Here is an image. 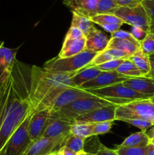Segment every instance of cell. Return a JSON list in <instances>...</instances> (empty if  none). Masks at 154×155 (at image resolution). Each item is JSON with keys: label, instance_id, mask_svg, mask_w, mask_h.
<instances>
[{"label": "cell", "instance_id": "1", "mask_svg": "<svg viewBox=\"0 0 154 155\" xmlns=\"http://www.w3.org/2000/svg\"><path fill=\"white\" fill-rule=\"evenodd\" d=\"M0 154L17 129L32 114L31 68L16 60L10 72L0 76Z\"/></svg>", "mask_w": 154, "mask_h": 155}, {"label": "cell", "instance_id": "2", "mask_svg": "<svg viewBox=\"0 0 154 155\" xmlns=\"http://www.w3.org/2000/svg\"><path fill=\"white\" fill-rule=\"evenodd\" d=\"M76 73L69 74H51L45 71L43 68L35 65L32 66L30 89L31 113L49 109L51 103L62 89L72 87L71 78Z\"/></svg>", "mask_w": 154, "mask_h": 155}, {"label": "cell", "instance_id": "3", "mask_svg": "<svg viewBox=\"0 0 154 155\" xmlns=\"http://www.w3.org/2000/svg\"><path fill=\"white\" fill-rule=\"evenodd\" d=\"M109 105L113 104L99 97L92 95L76 100L55 111H51L50 119L62 120L71 124V121L77 117L85 114L100 107Z\"/></svg>", "mask_w": 154, "mask_h": 155}, {"label": "cell", "instance_id": "4", "mask_svg": "<svg viewBox=\"0 0 154 155\" xmlns=\"http://www.w3.org/2000/svg\"><path fill=\"white\" fill-rule=\"evenodd\" d=\"M98 54L85 49L82 52L72 57L64 58L56 57L47 61L42 68L51 74H73L88 66Z\"/></svg>", "mask_w": 154, "mask_h": 155}, {"label": "cell", "instance_id": "5", "mask_svg": "<svg viewBox=\"0 0 154 155\" xmlns=\"http://www.w3.org/2000/svg\"><path fill=\"white\" fill-rule=\"evenodd\" d=\"M87 92H90L95 96L106 100L115 106L122 105L136 100L149 99V97L129 89L122 83Z\"/></svg>", "mask_w": 154, "mask_h": 155}, {"label": "cell", "instance_id": "6", "mask_svg": "<svg viewBox=\"0 0 154 155\" xmlns=\"http://www.w3.org/2000/svg\"><path fill=\"white\" fill-rule=\"evenodd\" d=\"M140 119L154 122V103L149 99L136 100L116 106L115 120Z\"/></svg>", "mask_w": 154, "mask_h": 155}, {"label": "cell", "instance_id": "7", "mask_svg": "<svg viewBox=\"0 0 154 155\" xmlns=\"http://www.w3.org/2000/svg\"><path fill=\"white\" fill-rule=\"evenodd\" d=\"M31 115L27 117L12 134L0 155H24L33 142L29 136V123Z\"/></svg>", "mask_w": 154, "mask_h": 155}, {"label": "cell", "instance_id": "8", "mask_svg": "<svg viewBox=\"0 0 154 155\" xmlns=\"http://www.w3.org/2000/svg\"><path fill=\"white\" fill-rule=\"evenodd\" d=\"M114 15L120 18L124 24L131 27H138L145 31L149 32L150 19L141 4L134 6H119Z\"/></svg>", "mask_w": 154, "mask_h": 155}, {"label": "cell", "instance_id": "9", "mask_svg": "<svg viewBox=\"0 0 154 155\" xmlns=\"http://www.w3.org/2000/svg\"><path fill=\"white\" fill-rule=\"evenodd\" d=\"M116 106L109 105L91 110L85 114L74 118L71 121L72 124H94L104 121H115Z\"/></svg>", "mask_w": 154, "mask_h": 155}, {"label": "cell", "instance_id": "10", "mask_svg": "<svg viewBox=\"0 0 154 155\" xmlns=\"http://www.w3.org/2000/svg\"><path fill=\"white\" fill-rule=\"evenodd\" d=\"M92 94L85 90L79 89V88L68 87L63 89L59 92L55 97L53 102L51 103L49 109L51 111H55L61 107L80 99V98H87L92 96Z\"/></svg>", "mask_w": 154, "mask_h": 155}, {"label": "cell", "instance_id": "11", "mask_svg": "<svg viewBox=\"0 0 154 155\" xmlns=\"http://www.w3.org/2000/svg\"><path fill=\"white\" fill-rule=\"evenodd\" d=\"M128 78L130 77L121 75L116 71H102L96 78L82 85L79 88L85 91L101 89L116 83H123Z\"/></svg>", "mask_w": 154, "mask_h": 155}, {"label": "cell", "instance_id": "12", "mask_svg": "<svg viewBox=\"0 0 154 155\" xmlns=\"http://www.w3.org/2000/svg\"><path fill=\"white\" fill-rule=\"evenodd\" d=\"M51 117V110L44 109L32 114L29 123V136L32 142L42 137Z\"/></svg>", "mask_w": 154, "mask_h": 155}, {"label": "cell", "instance_id": "13", "mask_svg": "<svg viewBox=\"0 0 154 155\" xmlns=\"http://www.w3.org/2000/svg\"><path fill=\"white\" fill-rule=\"evenodd\" d=\"M71 125L67 121L50 119L42 137L54 140H65L71 134Z\"/></svg>", "mask_w": 154, "mask_h": 155}, {"label": "cell", "instance_id": "14", "mask_svg": "<svg viewBox=\"0 0 154 155\" xmlns=\"http://www.w3.org/2000/svg\"><path fill=\"white\" fill-rule=\"evenodd\" d=\"M86 39L85 49L100 53L107 48L110 39L101 30L93 26L85 35Z\"/></svg>", "mask_w": 154, "mask_h": 155}, {"label": "cell", "instance_id": "15", "mask_svg": "<svg viewBox=\"0 0 154 155\" xmlns=\"http://www.w3.org/2000/svg\"><path fill=\"white\" fill-rule=\"evenodd\" d=\"M65 140H54L41 137L32 142L24 155H49L59 145L62 146Z\"/></svg>", "mask_w": 154, "mask_h": 155}, {"label": "cell", "instance_id": "16", "mask_svg": "<svg viewBox=\"0 0 154 155\" xmlns=\"http://www.w3.org/2000/svg\"><path fill=\"white\" fill-rule=\"evenodd\" d=\"M98 0H63V2L72 13L91 18L96 15Z\"/></svg>", "mask_w": 154, "mask_h": 155}, {"label": "cell", "instance_id": "17", "mask_svg": "<svg viewBox=\"0 0 154 155\" xmlns=\"http://www.w3.org/2000/svg\"><path fill=\"white\" fill-rule=\"evenodd\" d=\"M122 83L129 89L149 98L154 95V81L147 77H130Z\"/></svg>", "mask_w": 154, "mask_h": 155}, {"label": "cell", "instance_id": "18", "mask_svg": "<svg viewBox=\"0 0 154 155\" xmlns=\"http://www.w3.org/2000/svg\"><path fill=\"white\" fill-rule=\"evenodd\" d=\"M85 36L80 39L63 41V46L57 57L60 58H64L76 55L85 50Z\"/></svg>", "mask_w": 154, "mask_h": 155}, {"label": "cell", "instance_id": "19", "mask_svg": "<svg viewBox=\"0 0 154 155\" xmlns=\"http://www.w3.org/2000/svg\"><path fill=\"white\" fill-rule=\"evenodd\" d=\"M107 48H116V49L121 50L131 56V54L140 50V42L134 39H127L111 38L109 41Z\"/></svg>", "mask_w": 154, "mask_h": 155}, {"label": "cell", "instance_id": "20", "mask_svg": "<svg viewBox=\"0 0 154 155\" xmlns=\"http://www.w3.org/2000/svg\"><path fill=\"white\" fill-rule=\"evenodd\" d=\"M129 57L130 56L128 54L121 50L116 49V48H107L104 51L98 53L93 61L91 62L90 64L87 67H95L110 61L117 60V59H127L129 58Z\"/></svg>", "mask_w": 154, "mask_h": 155}, {"label": "cell", "instance_id": "21", "mask_svg": "<svg viewBox=\"0 0 154 155\" xmlns=\"http://www.w3.org/2000/svg\"><path fill=\"white\" fill-rule=\"evenodd\" d=\"M17 48H9L2 45L0 48V76L5 73L10 72L16 61Z\"/></svg>", "mask_w": 154, "mask_h": 155}, {"label": "cell", "instance_id": "22", "mask_svg": "<svg viewBox=\"0 0 154 155\" xmlns=\"http://www.w3.org/2000/svg\"><path fill=\"white\" fill-rule=\"evenodd\" d=\"M101 72L102 71L95 67H86L82 68L71 78V86L74 88H79L82 85L96 78Z\"/></svg>", "mask_w": 154, "mask_h": 155}, {"label": "cell", "instance_id": "23", "mask_svg": "<svg viewBox=\"0 0 154 155\" xmlns=\"http://www.w3.org/2000/svg\"><path fill=\"white\" fill-rule=\"evenodd\" d=\"M149 144V137L146 131H140L130 135L118 145L120 148H143L148 146Z\"/></svg>", "mask_w": 154, "mask_h": 155}, {"label": "cell", "instance_id": "24", "mask_svg": "<svg viewBox=\"0 0 154 155\" xmlns=\"http://www.w3.org/2000/svg\"><path fill=\"white\" fill-rule=\"evenodd\" d=\"M129 59L133 62L136 68L140 71L142 75L146 77L149 74L150 71V63H149V56L143 54L141 51L138 50L131 54Z\"/></svg>", "mask_w": 154, "mask_h": 155}, {"label": "cell", "instance_id": "25", "mask_svg": "<svg viewBox=\"0 0 154 155\" xmlns=\"http://www.w3.org/2000/svg\"><path fill=\"white\" fill-rule=\"evenodd\" d=\"M116 71L121 75L127 77H143L140 71L136 68L135 65L129 58L125 59Z\"/></svg>", "mask_w": 154, "mask_h": 155}, {"label": "cell", "instance_id": "26", "mask_svg": "<svg viewBox=\"0 0 154 155\" xmlns=\"http://www.w3.org/2000/svg\"><path fill=\"white\" fill-rule=\"evenodd\" d=\"M93 124H72L71 125L70 133L83 139H87L93 136Z\"/></svg>", "mask_w": 154, "mask_h": 155}, {"label": "cell", "instance_id": "27", "mask_svg": "<svg viewBox=\"0 0 154 155\" xmlns=\"http://www.w3.org/2000/svg\"><path fill=\"white\" fill-rule=\"evenodd\" d=\"M94 24H98L99 26L107 25V24H123L124 22L118 18L116 15L113 14H100L96 15L90 18Z\"/></svg>", "mask_w": 154, "mask_h": 155}, {"label": "cell", "instance_id": "28", "mask_svg": "<svg viewBox=\"0 0 154 155\" xmlns=\"http://www.w3.org/2000/svg\"><path fill=\"white\" fill-rule=\"evenodd\" d=\"M85 142V139H81L74 135L70 134L67 136L63 145L78 154L79 153L84 151Z\"/></svg>", "mask_w": 154, "mask_h": 155}, {"label": "cell", "instance_id": "29", "mask_svg": "<svg viewBox=\"0 0 154 155\" xmlns=\"http://www.w3.org/2000/svg\"><path fill=\"white\" fill-rule=\"evenodd\" d=\"M71 26L79 28L85 35L88 33V31L95 25H94V23L90 20V18L81 16V15H79L75 13H72Z\"/></svg>", "mask_w": 154, "mask_h": 155}, {"label": "cell", "instance_id": "30", "mask_svg": "<svg viewBox=\"0 0 154 155\" xmlns=\"http://www.w3.org/2000/svg\"><path fill=\"white\" fill-rule=\"evenodd\" d=\"M119 4L116 0H98L96 8V15L100 14H113L118 8Z\"/></svg>", "mask_w": 154, "mask_h": 155}, {"label": "cell", "instance_id": "31", "mask_svg": "<svg viewBox=\"0 0 154 155\" xmlns=\"http://www.w3.org/2000/svg\"><path fill=\"white\" fill-rule=\"evenodd\" d=\"M140 49L147 56L154 54V33L149 32L144 39L140 42Z\"/></svg>", "mask_w": 154, "mask_h": 155}, {"label": "cell", "instance_id": "32", "mask_svg": "<svg viewBox=\"0 0 154 155\" xmlns=\"http://www.w3.org/2000/svg\"><path fill=\"white\" fill-rule=\"evenodd\" d=\"M148 146L143 148H120L116 147V151L119 155H146Z\"/></svg>", "mask_w": 154, "mask_h": 155}, {"label": "cell", "instance_id": "33", "mask_svg": "<svg viewBox=\"0 0 154 155\" xmlns=\"http://www.w3.org/2000/svg\"><path fill=\"white\" fill-rule=\"evenodd\" d=\"M114 121H104V122L97 123L93 124V136H98V135L106 134L109 133L111 130Z\"/></svg>", "mask_w": 154, "mask_h": 155}, {"label": "cell", "instance_id": "34", "mask_svg": "<svg viewBox=\"0 0 154 155\" xmlns=\"http://www.w3.org/2000/svg\"><path fill=\"white\" fill-rule=\"evenodd\" d=\"M122 122L127 123V124L132 125L134 127H137L141 131H146L148 129H150L154 126V122H151L149 120L140 119H125L122 120Z\"/></svg>", "mask_w": 154, "mask_h": 155}, {"label": "cell", "instance_id": "35", "mask_svg": "<svg viewBox=\"0 0 154 155\" xmlns=\"http://www.w3.org/2000/svg\"><path fill=\"white\" fill-rule=\"evenodd\" d=\"M124 60L125 59H117V60L110 61L105 62V63L101 64L98 66H95V68H97L101 71H107V72L116 71V69L119 68V65L122 63Z\"/></svg>", "mask_w": 154, "mask_h": 155}, {"label": "cell", "instance_id": "36", "mask_svg": "<svg viewBox=\"0 0 154 155\" xmlns=\"http://www.w3.org/2000/svg\"><path fill=\"white\" fill-rule=\"evenodd\" d=\"M85 34L79 30V28L75 27L70 26L69 30L66 33V36H65L64 41L72 40V39H80L82 37H84Z\"/></svg>", "mask_w": 154, "mask_h": 155}, {"label": "cell", "instance_id": "37", "mask_svg": "<svg viewBox=\"0 0 154 155\" xmlns=\"http://www.w3.org/2000/svg\"><path fill=\"white\" fill-rule=\"evenodd\" d=\"M129 33L134 39H136V40L138 41L139 42H140L143 39H144L145 36H146V34H147L149 32L145 31L143 29L140 28V27H131V29H130Z\"/></svg>", "mask_w": 154, "mask_h": 155}, {"label": "cell", "instance_id": "38", "mask_svg": "<svg viewBox=\"0 0 154 155\" xmlns=\"http://www.w3.org/2000/svg\"><path fill=\"white\" fill-rule=\"evenodd\" d=\"M141 5L146 10L150 21H154V0H143Z\"/></svg>", "mask_w": 154, "mask_h": 155}, {"label": "cell", "instance_id": "39", "mask_svg": "<svg viewBox=\"0 0 154 155\" xmlns=\"http://www.w3.org/2000/svg\"><path fill=\"white\" fill-rule=\"evenodd\" d=\"M97 155H119L115 151V149H110V148H107L102 144H100L99 148L98 151L95 153Z\"/></svg>", "mask_w": 154, "mask_h": 155}, {"label": "cell", "instance_id": "40", "mask_svg": "<svg viewBox=\"0 0 154 155\" xmlns=\"http://www.w3.org/2000/svg\"><path fill=\"white\" fill-rule=\"evenodd\" d=\"M111 38H116V39H133L132 37L129 32L125 31V30H119L115 33H112Z\"/></svg>", "mask_w": 154, "mask_h": 155}, {"label": "cell", "instance_id": "41", "mask_svg": "<svg viewBox=\"0 0 154 155\" xmlns=\"http://www.w3.org/2000/svg\"><path fill=\"white\" fill-rule=\"evenodd\" d=\"M119 6H134L141 4L143 0H116Z\"/></svg>", "mask_w": 154, "mask_h": 155}, {"label": "cell", "instance_id": "42", "mask_svg": "<svg viewBox=\"0 0 154 155\" xmlns=\"http://www.w3.org/2000/svg\"><path fill=\"white\" fill-rule=\"evenodd\" d=\"M122 26V24H107V25L101 26V27L104 30H105L106 31L109 32V33H110L112 34V33H115L117 30H119Z\"/></svg>", "mask_w": 154, "mask_h": 155}, {"label": "cell", "instance_id": "43", "mask_svg": "<svg viewBox=\"0 0 154 155\" xmlns=\"http://www.w3.org/2000/svg\"><path fill=\"white\" fill-rule=\"evenodd\" d=\"M149 63H150V71L149 74L146 77L151 79L154 81V54L149 56Z\"/></svg>", "mask_w": 154, "mask_h": 155}, {"label": "cell", "instance_id": "44", "mask_svg": "<svg viewBox=\"0 0 154 155\" xmlns=\"http://www.w3.org/2000/svg\"><path fill=\"white\" fill-rule=\"evenodd\" d=\"M58 151L60 152V154L61 155H78L75 153H74L73 151H72L71 150H69V148H67L66 147L62 145L60 147V149L58 150Z\"/></svg>", "mask_w": 154, "mask_h": 155}, {"label": "cell", "instance_id": "45", "mask_svg": "<svg viewBox=\"0 0 154 155\" xmlns=\"http://www.w3.org/2000/svg\"><path fill=\"white\" fill-rule=\"evenodd\" d=\"M146 155H154V145H148L147 154Z\"/></svg>", "mask_w": 154, "mask_h": 155}, {"label": "cell", "instance_id": "46", "mask_svg": "<svg viewBox=\"0 0 154 155\" xmlns=\"http://www.w3.org/2000/svg\"><path fill=\"white\" fill-rule=\"evenodd\" d=\"M147 135H148V136H149V138L153 137V136H154V126L152 127H151L150 130H149V131L148 132Z\"/></svg>", "mask_w": 154, "mask_h": 155}, {"label": "cell", "instance_id": "47", "mask_svg": "<svg viewBox=\"0 0 154 155\" xmlns=\"http://www.w3.org/2000/svg\"><path fill=\"white\" fill-rule=\"evenodd\" d=\"M149 32L154 33V21H150V25H149Z\"/></svg>", "mask_w": 154, "mask_h": 155}, {"label": "cell", "instance_id": "48", "mask_svg": "<svg viewBox=\"0 0 154 155\" xmlns=\"http://www.w3.org/2000/svg\"><path fill=\"white\" fill-rule=\"evenodd\" d=\"M149 145H154V136H153V137L149 138Z\"/></svg>", "mask_w": 154, "mask_h": 155}, {"label": "cell", "instance_id": "49", "mask_svg": "<svg viewBox=\"0 0 154 155\" xmlns=\"http://www.w3.org/2000/svg\"><path fill=\"white\" fill-rule=\"evenodd\" d=\"M50 155H61V154H60V152H59L58 151H54V152L51 153V154Z\"/></svg>", "mask_w": 154, "mask_h": 155}, {"label": "cell", "instance_id": "50", "mask_svg": "<svg viewBox=\"0 0 154 155\" xmlns=\"http://www.w3.org/2000/svg\"><path fill=\"white\" fill-rule=\"evenodd\" d=\"M78 155H86V152L85 151H82V152L79 153Z\"/></svg>", "mask_w": 154, "mask_h": 155}, {"label": "cell", "instance_id": "51", "mask_svg": "<svg viewBox=\"0 0 154 155\" xmlns=\"http://www.w3.org/2000/svg\"><path fill=\"white\" fill-rule=\"evenodd\" d=\"M149 100H150V101H152V102H153V103H154V95H152V96L150 98H149Z\"/></svg>", "mask_w": 154, "mask_h": 155}, {"label": "cell", "instance_id": "52", "mask_svg": "<svg viewBox=\"0 0 154 155\" xmlns=\"http://www.w3.org/2000/svg\"><path fill=\"white\" fill-rule=\"evenodd\" d=\"M86 155H97L96 154H93V153H88L86 152Z\"/></svg>", "mask_w": 154, "mask_h": 155}, {"label": "cell", "instance_id": "53", "mask_svg": "<svg viewBox=\"0 0 154 155\" xmlns=\"http://www.w3.org/2000/svg\"><path fill=\"white\" fill-rule=\"evenodd\" d=\"M4 45V42H0V48H1L2 45Z\"/></svg>", "mask_w": 154, "mask_h": 155}, {"label": "cell", "instance_id": "54", "mask_svg": "<svg viewBox=\"0 0 154 155\" xmlns=\"http://www.w3.org/2000/svg\"><path fill=\"white\" fill-rule=\"evenodd\" d=\"M1 83H2V80H0V86H1Z\"/></svg>", "mask_w": 154, "mask_h": 155}, {"label": "cell", "instance_id": "55", "mask_svg": "<svg viewBox=\"0 0 154 155\" xmlns=\"http://www.w3.org/2000/svg\"><path fill=\"white\" fill-rule=\"evenodd\" d=\"M49 155H50V154H49Z\"/></svg>", "mask_w": 154, "mask_h": 155}]
</instances>
